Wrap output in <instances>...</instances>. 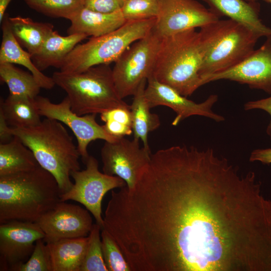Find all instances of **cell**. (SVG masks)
<instances>
[{
	"mask_svg": "<svg viewBox=\"0 0 271 271\" xmlns=\"http://www.w3.org/2000/svg\"><path fill=\"white\" fill-rule=\"evenodd\" d=\"M55 177L39 165L0 176V224L14 220L36 222L61 201Z\"/></svg>",
	"mask_w": 271,
	"mask_h": 271,
	"instance_id": "1",
	"label": "cell"
},
{
	"mask_svg": "<svg viewBox=\"0 0 271 271\" xmlns=\"http://www.w3.org/2000/svg\"><path fill=\"white\" fill-rule=\"evenodd\" d=\"M10 132L33 152L39 165L53 175L62 194L71 189V174L80 170V155L62 122L46 118L33 127H11Z\"/></svg>",
	"mask_w": 271,
	"mask_h": 271,
	"instance_id": "2",
	"label": "cell"
},
{
	"mask_svg": "<svg viewBox=\"0 0 271 271\" xmlns=\"http://www.w3.org/2000/svg\"><path fill=\"white\" fill-rule=\"evenodd\" d=\"M199 31L188 30L162 38L152 76L187 97L202 86Z\"/></svg>",
	"mask_w": 271,
	"mask_h": 271,
	"instance_id": "3",
	"label": "cell"
},
{
	"mask_svg": "<svg viewBox=\"0 0 271 271\" xmlns=\"http://www.w3.org/2000/svg\"><path fill=\"white\" fill-rule=\"evenodd\" d=\"M199 33L202 52L201 79L240 63L255 50L261 37L245 26L229 19L208 24L200 28Z\"/></svg>",
	"mask_w": 271,
	"mask_h": 271,
	"instance_id": "4",
	"label": "cell"
},
{
	"mask_svg": "<svg viewBox=\"0 0 271 271\" xmlns=\"http://www.w3.org/2000/svg\"><path fill=\"white\" fill-rule=\"evenodd\" d=\"M109 65L93 66L81 72L53 73L55 85L66 93L73 111L79 115L100 114L116 107H130L118 95Z\"/></svg>",
	"mask_w": 271,
	"mask_h": 271,
	"instance_id": "5",
	"label": "cell"
},
{
	"mask_svg": "<svg viewBox=\"0 0 271 271\" xmlns=\"http://www.w3.org/2000/svg\"><path fill=\"white\" fill-rule=\"evenodd\" d=\"M156 18L127 21L116 30L77 44L67 56L60 69L68 73L81 72L100 65L116 62L137 41L153 30Z\"/></svg>",
	"mask_w": 271,
	"mask_h": 271,
	"instance_id": "6",
	"label": "cell"
},
{
	"mask_svg": "<svg viewBox=\"0 0 271 271\" xmlns=\"http://www.w3.org/2000/svg\"><path fill=\"white\" fill-rule=\"evenodd\" d=\"M162 40L152 30L133 43L114 62L113 79L122 99L133 95L140 84L152 76Z\"/></svg>",
	"mask_w": 271,
	"mask_h": 271,
	"instance_id": "7",
	"label": "cell"
},
{
	"mask_svg": "<svg viewBox=\"0 0 271 271\" xmlns=\"http://www.w3.org/2000/svg\"><path fill=\"white\" fill-rule=\"evenodd\" d=\"M84 164L86 168L73 171L71 177L74 183L67 192L61 194V201L73 200L83 205L93 215L102 229V201L109 191L126 186L125 181L115 176L101 173L97 159L89 155Z\"/></svg>",
	"mask_w": 271,
	"mask_h": 271,
	"instance_id": "8",
	"label": "cell"
},
{
	"mask_svg": "<svg viewBox=\"0 0 271 271\" xmlns=\"http://www.w3.org/2000/svg\"><path fill=\"white\" fill-rule=\"evenodd\" d=\"M35 103L41 116L59 121L71 129L76 138L83 163L89 156L87 148L90 142L97 140L113 142L118 139L108 133L103 125L97 122L96 114L79 115L73 111L67 96L60 102L55 103L47 97L38 96Z\"/></svg>",
	"mask_w": 271,
	"mask_h": 271,
	"instance_id": "9",
	"label": "cell"
},
{
	"mask_svg": "<svg viewBox=\"0 0 271 271\" xmlns=\"http://www.w3.org/2000/svg\"><path fill=\"white\" fill-rule=\"evenodd\" d=\"M139 141L119 138L105 141L101 150L103 172L123 179L129 190L134 188L151 159V150L141 147Z\"/></svg>",
	"mask_w": 271,
	"mask_h": 271,
	"instance_id": "10",
	"label": "cell"
},
{
	"mask_svg": "<svg viewBox=\"0 0 271 271\" xmlns=\"http://www.w3.org/2000/svg\"><path fill=\"white\" fill-rule=\"evenodd\" d=\"M159 5L153 30L162 38L220 19L196 0H159Z\"/></svg>",
	"mask_w": 271,
	"mask_h": 271,
	"instance_id": "11",
	"label": "cell"
},
{
	"mask_svg": "<svg viewBox=\"0 0 271 271\" xmlns=\"http://www.w3.org/2000/svg\"><path fill=\"white\" fill-rule=\"evenodd\" d=\"M145 94L151 108L166 106L176 113V116L172 122L174 126L193 115L202 116L216 122L225 120L223 116L212 110L218 99L217 94H211L204 101L197 103L188 99L172 87L159 82L152 76L147 80Z\"/></svg>",
	"mask_w": 271,
	"mask_h": 271,
	"instance_id": "12",
	"label": "cell"
},
{
	"mask_svg": "<svg viewBox=\"0 0 271 271\" xmlns=\"http://www.w3.org/2000/svg\"><path fill=\"white\" fill-rule=\"evenodd\" d=\"M45 234L35 222L14 220L0 224V270H14L25 262Z\"/></svg>",
	"mask_w": 271,
	"mask_h": 271,
	"instance_id": "13",
	"label": "cell"
},
{
	"mask_svg": "<svg viewBox=\"0 0 271 271\" xmlns=\"http://www.w3.org/2000/svg\"><path fill=\"white\" fill-rule=\"evenodd\" d=\"M60 201L36 222L48 243L65 238L87 236L93 226L90 212L79 205Z\"/></svg>",
	"mask_w": 271,
	"mask_h": 271,
	"instance_id": "14",
	"label": "cell"
},
{
	"mask_svg": "<svg viewBox=\"0 0 271 271\" xmlns=\"http://www.w3.org/2000/svg\"><path fill=\"white\" fill-rule=\"evenodd\" d=\"M257 49L236 65L202 78V85L227 80L248 85L271 94V36Z\"/></svg>",
	"mask_w": 271,
	"mask_h": 271,
	"instance_id": "15",
	"label": "cell"
},
{
	"mask_svg": "<svg viewBox=\"0 0 271 271\" xmlns=\"http://www.w3.org/2000/svg\"><path fill=\"white\" fill-rule=\"evenodd\" d=\"M220 18L226 17L250 29L261 37L271 36V28L265 25L259 17L257 2L245 0H202Z\"/></svg>",
	"mask_w": 271,
	"mask_h": 271,
	"instance_id": "16",
	"label": "cell"
},
{
	"mask_svg": "<svg viewBox=\"0 0 271 271\" xmlns=\"http://www.w3.org/2000/svg\"><path fill=\"white\" fill-rule=\"evenodd\" d=\"M69 20L68 35L80 33L88 37H96L111 33L123 25L126 21L121 11L112 13H101L83 7Z\"/></svg>",
	"mask_w": 271,
	"mask_h": 271,
	"instance_id": "17",
	"label": "cell"
},
{
	"mask_svg": "<svg viewBox=\"0 0 271 271\" xmlns=\"http://www.w3.org/2000/svg\"><path fill=\"white\" fill-rule=\"evenodd\" d=\"M6 14L1 22L2 40L0 48V63H10L22 65L31 73L41 88L50 89L55 85L52 77L45 75L34 64L32 55L24 50L14 36Z\"/></svg>",
	"mask_w": 271,
	"mask_h": 271,
	"instance_id": "18",
	"label": "cell"
},
{
	"mask_svg": "<svg viewBox=\"0 0 271 271\" xmlns=\"http://www.w3.org/2000/svg\"><path fill=\"white\" fill-rule=\"evenodd\" d=\"M87 37L80 33L62 36L53 30L46 38L40 50L32 56V60L42 72L50 67L60 69L74 47Z\"/></svg>",
	"mask_w": 271,
	"mask_h": 271,
	"instance_id": "19",
	"label": "cell"
},
{
	"mask_svg": "<svg viewBox=\"0 0 271 271\" xmlns=\"http://www.w3.org/2000/svg\"><path fill=\"white\" fill-rule=\"evenodd\" d=\"M88 237L62 239L47 243L53 271H80Z\"/></svg>",
	"mask_w": 271,
	"mask_h": 271,
	"instance_id": "20",
	"label": "cell"
},
{
	"mask_svg": "<svg viewBox=\"0 0 271 271\" xmlns=\"http://www.w3.org/2000/svg\"><path fill=\"white\" fill-rule=\"evenodd\" d=\"M147 80H144L134 94L130 111L132 120L133 138L141 140L143 147L150 150L148 136L159 127V116L150 111L151 109L146 99L145 91Z\"/></svg>",
	"mask_w": 271,
	"mask_h": 271,
	"instance_id": "21",
	"label": "cell"
},
{
	"mask_svg": "<svg viewBox=\"0 0 271 271\" xmlns=\"http://www.w3.org/2000/svg\"><path fill=\"white\" fill-rule=\"evenodd\" d=\"M9 21L14 36L32 57L40 50L46 38L54 30L52 24L35 22L29 18L9 17Z\"/></svg>",
	"mask_w": 271,
	"mask_h": 271,
	"instance_id": "22",
	"label": "cell"
},
{
	"mask_svg": "<svg viewBox=\"0 0 271 271\" xmlns=\"http://www.w3.org/2000/svg\"><path fill=\"white\" fill-rule=\"evenodd\" d=\"M0 111L12 128H29L41 122L35 98L9 95L6 99H1Z\"/></svg>",
	"mask_w": 271,
	"mask_h": 271,
	"instance_id": "23",
	"label": "cell"
},
{
	"mask_svg": "<svg viewBox=\"0 0 271 271\" xmlns=\"http://www.w3.org/2000/svg\"><path fill=\"white\" fill-rule=\"evenodd\" d=\"M38 165L33 152L17 137L0 144V176L28 171Z\"/></svg>",
	"mask_w": 271,
	"mask_h": 271,
	"instance_id": "24",
	"label": "cell"
},
{
	"mask_svg": "<svg viewBox=\"0 0 271 271\" xmlns=\"http://www.w3.org/2000/svg\"><path fill=\"white\" fill-rule=\"evenodd\" d=\"M1 80L5 83L13 96L35 99L41 88L31 73L24 71L10 63H0Z\"/></svg>",
	"mask_w": 271,
	"mask_h": 271,
	"instance_id": "25",
	"label": "cell"
},
{
	"mask_svg": "<svg viewBox=\"0 0 271 271\" xmlns=\"http://www.w3.org/2000/svg\"><path fill=\"white\" fill-rule=\"evenodd\" d=\"M31 9L52 18L69 20L84 7L85 0H23Z\"/></svg>",
	"mask_w": 271,
	"mask_h": 271,
	"instance_id": "26",
	"label": "cell"
},
{
	"mask_svg": "<svg viewBox=\"0 0 271 271\" xmlns=\"http://www.w3.org/2000/svg\"><path fill=\"white\" fill-rule=\"evenodd\" d=\"M106 131L116 138L125 137L133 133L130 107H119L100 114Z\"/></svg>",
	"mask_w": 271,
	"mask_h": 271,
	"instance_id": "27",
	"label": "cell"
},
{
	"mask_svg": "<svg viewBox=\"0 0 271 271\" xmlns=\"http://www.w3.org/2000/svg\"><path fill=\"white\" fill-rule=\"evenodd\" d=\"M101 229L97 223L93 224L88 235V243L80 271H108L102 250Z\"/></svg>",
	"mask_w": 271,
	"mask_h": 271,
	"instance_id": "28",
	"label": "cell"
},
{
	"mask_svg": "<svg viewBox=\"0 0 271 271\" xmlns=\"http://www.w3.org/2000/svg\"><path fill=\"white\" fill-rule=\"evenodd\" d=\"M101 240L103 259L108 271H130L117 243L104 229H101Z\"/></svg>",
	"mask_w": 271,
	"mask_h": 271,
	"instance_id": "29",
	"label": "cell"
},
{
	"mask_svg": "<svg viewBox=\"0 0 271 271\" xmlns=\"http://www.w3.org/2000/svg\"><path fill=\"white\" fill-rule=\"evenodd\" d=\"M159 0H125L121 9L126 22L156 18L159 12Z\"/></svg>",
	"mask_w": 271,
	"mask_h": 271,
	"instance_id": "30",
	"label": "cell"
},
{
	"mask_svg": "<svg viewBox=\"0 0 271 271\" xmlns=\"http://www.w3.org/2000/svg\"><path fill=\"white\" fill-rule=\"evenodd\" d=\"M13 271H53L50 252L43 239L36 241L29 259L16 267Z\"/></svg>",
	"mask_w": 271,
	"mask_h": 271,
	"instance_id": "31",
	"label": "cell"
},
{
	"mask_svg": "<svg viewBox=\"0 0 271 271\" xmlns=\"http://www.w3.org/2000/svg\"><path fill=\"white\" fill-rule=\"evenodd\" d=\"M125 0H85L84 7L101 13L121 10Z\"/></svg>",
	"mask_w": 271,
	"mask_h": 271,
	"instance_id": "32",
	"label": "cell"
},
{
	"mask_svg": "<svg viewBox=\"0 0 271 271\" xmlns=\"http://www.w3.org/2000/svg\"><path fill=\"white\" fill-rule=\"evenodd\" d=\"M245 110L261 109L267 112L271 117V96L263 99L249 101L244 105ZM266 133L271 140V119L266 128Z\"/></svg>",
	"mask_w": 271,
	"mask_h": 271,
	"instance_id": "33",
	"label": "cell"
},
{
	"mask_svg": "<svg viewBox=\"0 0 271 271\" xmlns=\"http://www.w3.org/2000/svg\"><path fill=\"white\" fill-rule=\"evenodd\" d=\"M250 162H259L263 164H271V148L258 149L252 151L250 155Z\"/></svg>",
	"mask_w": 271,
	"mask_h": 271,
	"instance_id": "34",
	"label": "cell"
},
{
	"mask_svg": "<svg viewBox=\"0 0 271 271\" xmlns=\"http://www.w3.org/2000/svg\"><path fill=\"white\" fill-rule=\"evenodd\" d=\"M11 127L8 124L3 112L0 111V143H8L14 137L10 132Z\"/></svg>",
	"mask_w": 271,
	"mask_h": 271,
	"instance_id": "35",
	"label": "cell"
},
{
	"mask_svg": "<svg viewBox=\"0 0 271 271\" xmlns=\"http://www.w3.org/2000/svg\"><path fill=\"white\" fill-rule=\"evenodd\" d=\"M12 0H0V23L5 15L6 9Z\"/></svg>",
	"mask_w": 271,
	"mask_h": 271,
	"instance_id": "36",
	"label": "cell"
},
{
	"mask_svg": "<svg viewBox=\"0 0 271 271\" xmlns=\"http://www.w3.org/2000/svg\"><path fill=\"white\" fill-rule=\"evenodd\" d=\"M245 1H247V2H257L258 0H245ZM261 1L271 4V0H261Z\"/></svg>",
	"mask_w": 271,
	"mask_h": 271,
	"instance_id": "37",
	"label": "cell"
}]
</instances>
